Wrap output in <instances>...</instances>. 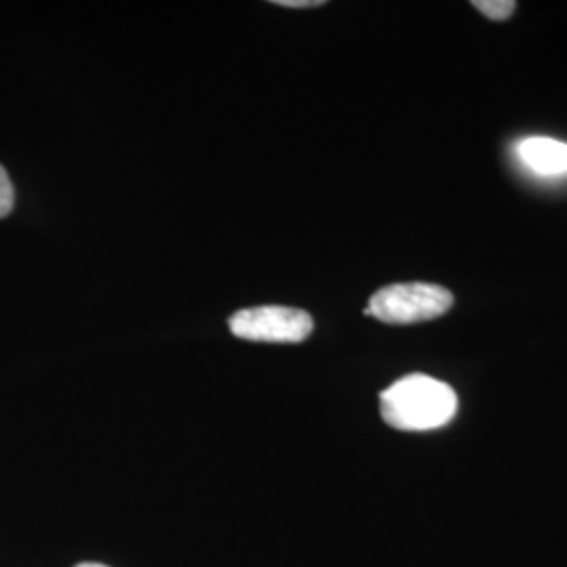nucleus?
<instances>
[{
    "label": "nucleus",
    "instance_id": "obj_2",
    "mask_svg": "<svg viewBox=\"0 0 567 567\" xmlns=\"http://www.w3.org/2000/svg\"><path fill=\"white\" fill-rule=\"evenodd\" d=\"M454 305V295L437 284H391L377 290L365 313L385 324L408 326L442 318Z\"/></svg>",
    "mask_w": 567,
    "mask_h": 567
},
{
    "label": "nucleus",
    "instance_id": "obj_3",
    "mask_svg": "<svg viewBox=\"0 0 567 567\" xmlns=\"http://www.w3.org/2000/svg\"><path fill=\"white\" fill-rule=\"evenodd\" d=\"M231 332L257 343H303L313 332V320L303 309L264 305L240 309L229 318Z\"/></svg>",
    "mask_w": 567,
    "mask_h": 567
},
{
    "label": "nucleus",
    "instance_id": "obj_1",
    "mask_svg": "<svg viewBox=\"0 0 567 567\" xmlns=\"http://www.w3.org/2000/svg\"><path fill=\"white\" fill-rule=\"evenodd\" d=\"M456 410L458 398L454 389L426 374H408L381 393L383 421L400 431L446 426Z\"/></svg>",
    "mask_w": 567,
    "mask_h": 567
},
{
    "label": "nucleus",
    "instance_id": "obj_4",
    "mask_svg": "<svg viewBox=\"0 0 567 567\" xmlns=\"http://www.w3.org/2000/svg\"><path fill=\"white\" fill-rule=\"evenodd\" d=\"M517 154L522 163L538 175L567 173V143L548 137H529L519 143Z\"/></svg>",
    "mask_w": 567,
    "mask_h": 567
},
{
    "label": "nucleus",
    "instance_id": "obj_6",
    "mask_svg": "<svg viewBox=\"0 0 567 567\" xmlns=\"http://www.w3.org/2000/svg\"><path fill=\"white\" fill-rule=\"evenodd\" d=\"M16 203V192H13V183L9 179L7 171L0 166V219L11 215Z\"/></svg>",
    "mask_w": 567,
    "mask_h": 567
},
{
    "label": "nucleus",
    "instance_id": "obj_8",
    "mask_svg": "<svg viewBox=\"0 0 567 567\" xmlns=\"http://www.w3.org/2000/svg\"><path fill=\"white\" fill-rule=\"evenodd\" d=\"M76 567H107V566H102V564H81V566H76Z\"/></svg>",
    "mask_w": 567,
    "mask_h": 567
},
{
    "label": "nucleus",
    "instance_id": "obj_7",
    "mask_svg": "<svg viewBox=\"0 0 567 567\" xmlns=\"http://www.w3.org/2000/svg\"><path fill=\"white\" fill-rule=\"evenodd\" d=\"M278 7H290V9H305V7H322L324 0H276Z\"/></svg>",
    "mask_w": 567,
    "mask_h": 567
},
{
    "label": "nucleus",
    "instance_id": "obj_5",
    "mask_svg": "<svg viewBox=\"0 0 567 567\" xmlns=\"http://www.w3.org/2000/svg\"><path fill=\"white\" fill-rule=\"evenodd\" d=\"M473 7L494 21L508 20L517 9V4L513 0H475Z\"/></svg>",
    "mask_w": 567,
    "mask_h": 567
}]
</instances>
